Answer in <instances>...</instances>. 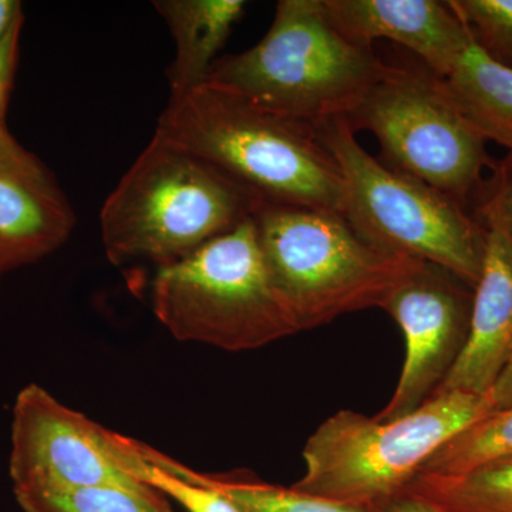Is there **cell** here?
<instances>
[{
    "label": "cell",
    "instance_id": "cell-1",
    "mask_svg": "<svg viewBox=\"0 0 512 512\" xmlns=\"http://www.w3.org/2000/svg\"><path fill=\"white\" fill-rule=\"evenodd\" d=\"M154 134L204 158L264 202L345 215V178L311 123L204 83L170 97Z\"/></svg>",
    "mask_w": 512,
    "mask_h": 512
},
{
    "label": "cell",
    "instance_id": "cell-2",
    "mask_svg": "<svg viewBox=\"0 0 512 512\" xmlns=\"http://www.w3.org/2000/svg\"><path fill=\"white\" fill-rule=\"evenodd\" d=\"M261 198L197 154L154 134L100 212L111 264L157 269L254 217Z\"/></svg>",
    "mask_w": 512,
    "mask_h": 512
},
{
    "label": "cell",
    "instance_id": "cell-3",
    "mask_svg": "<svg viewBox=\"0 0 512 512\" xmlns=\"http://www.w3.org/2000/svg\"><path fill=\"white\" fill-rule=\"evenodd\" d=\"M387 67L373 47L335 28L323 0H281L261 42L217 59L205 83L315 124L350 116Z\"/></svg>",
    "mask_w": 512,
    "mask_h": 512
},
{
    "label": "cell",
    "instance_id": "cell-4",
    "mask_svg": "<svg viewBox=\"0 0 512 512\" xmlns=\"http://www.w3.org/2000/svg\"><path fill=\"white\" fill-rule=\"evenodd\" d=\"M254 218L272 285L299 332L382 308L423 262L373 247L336 212L262 202Z\"/></svg>",
    "mask_w": 512,
    "mask_h": 512
},
{
    "label": "cell",
    "instance_id": "cell-5",
    "mask_svg": "<svg viewBox=\"0 0 512 512\" xmlns=\"http://www.w3.org/2000/svg\"><path fill=\"white\" fill-rule=\"evenodd\" d=\"M346 185L345 218L366 242L446 269L476 288L487 231L463 205L360 146L346 117L313 124Z\"/></svg>",
    "mask_w": 512,
    "mask_h": 512
},
{
    "label": "cell",
    "instance_id": "cell-6",
    "mask_svg": "<svg viewBox=\"0 0 512 512\" xmlns=\"http://www.w3.org/2000/svg\"><path fill=\"white\" fill-rule=\"evenodd\" d=\"M491 412L488 396L464 392L434 394L393 421L340 410L306 441L305 473L292 487L338 503H383L403 493L447 441Z\"/></svg>",
    "mask_w": 512,
    "mask_h": 512
},
{
    "label": "cell",
    "instance_id": "cell-7",
    "mask_svg": "<svg viewBox=\"0 0 512 512\" xmlns=\"http://www.w3.org/2000/svg\"><path fill=\"white\" fill-rule=\"evenodd\" d=\"M151 305L175 339L228 352L264 348L299 333L272 285L254 217L157 269Z\"/></svg>",
    "mask_w": 512,
    "mask_h": 512
},
{
    "label": "cell",
    "instance_id": "cell-8",
    "mask_svg": "<svg viewBox=\"0 0 512 512\" xmlns=\"http://www.w3.org/2000/svg\"><path fill=\"white\" fill-rule=\"evenodd\" d=\"M348 119L379 140L390 167L467 208L478 200L495 161L488 141L429 67L389 64Z\"/></svg>",
    "mask_w": 512,
    "mask_h": 512
},
{
    "label": "cell",
    "instance_id": "cell-9",
    "mask_svg": "<svg viewBox=\"0 0 512 512\" xmlns=\"http://www.w3.org/2000/svg\"><path fill=\"white\" fill-rule=\"evenodd\" d=\"M9 474L13 491L127 488L157 493L121 467L113 431L60 403L32 383L13 404Z\"/></svg>",
    "mask_w": 512,
    "mask_h": 512
},
{
    "label": "cell",
    "instance_id": "cell-10",
    "mask_svg": "<svg viewBox=\"0 0 512 512\" xmlns=\"http://www.w3.org/2000/svg\"><path fill=\"white\" fill-rule=\"evenodd\" d=\"M474 291L446 269L427 262L403 279L382 309L406 342L402 375L377 421L402 419L433 397L463 352Z\"/></svg>",
    "mask_w": 512,
    "mask_h": 512
},
{
    "label": "cell",
    "instance_id": "cell-11",
    "mask_svg": "<svg viewBox=\"0 0 512 512\" xmlns=\"http://www.w3.org/2000/svg\"><path fill=\"white\" fill-rule=\"evenodd\" d=\"M74 225L49 168L9 130L0 133V278L62 247Z\"/></svg>",
    "mask_w": 512,
    "mask_h": 512
},
{
    "label": "cell",
    "instance_id": "cell-12",
    "mask_svg": "<svg viewBox=\"0 0 512 512\" xmlns=\"http://www.w3.org/2000/svg\"><path fill=\"white\" fill-rule=\"evenodd\" d=\"M335 28L356 45L393 40L447 79L471 45L451 0H323Z\"/></svg>",
    "mask_w": 512,
    "mask_h": 512
},
{
    "label": "cell",
    "instance_id": "cell-13",
    "mask_svg": "<svg viewBox=\"0 0 512 512\" xmlns=\"http://www.w3.org/2000/svg\"><path fill=\"white\" fill-rule=\"evenodd\" d=\"M485 231L487 247L483 271L473 289L467 342L434 394L487 396L512 357V245L497 228Z\"/></svg>",
    "mask_w": 512,
    "mask_h": 512
},
{
    "label": "cell",
    "instance_id": "cell-14",
    "mask_svg": "<svg viewBox=\"0 0 512 512\" xmlns=\"http://www.w3.org/2000/svg\"><path fill=\"white\" fill-rule=\"evenodd\" d=\"M170 29L175 59L170 67L171 96L201 86L218 52L244 13L242 0H158L153 3Z\"/></svg>",
    "mask_w": 512,
    "mask_h": 512
},
{
    "label": "cell",
    "instance_id": "cell-15",
    "mask_svg": "<svg viewBox=\"0 0 512 512\" xmlns=\"http://www.w3.org/2000/svg\"><path fill=\"white\" fill-rule=\"evenodd\" d=\"M444 80L481 136L512 151L511 70L491 62L471 42L456 69Z\"/></svg>",
    "mask_w": 512,
    "mask_h": 512
},
{
    "label": "cell",
    "instance_id": "cell-16",
    "mask_svg": "<svg viewBox=\"0 0 512 512\" xmlns=\"http://www.w3.org/2000/svg\"><path fill=\"white\" fill-rule=\"evenodd\" d=\"M403 493L446 512H512V457L456 476L419 474Z\"/></svg>",
    "mask_w": 512,
    "mask_h": 512
},
{
    "label": "cell",
    "instance_id": "cell-17",
    "mask_svg": "<svg viewBox=\"0 0 512 512\" xmlns=\"http://www.w3.org/2000/svg\"><path fill=\"white\" fill-rule=\"evenodd\" d=\"M165 467L188 480L220 491L241 512H377L375 505L338 503L296 488L278 487L239 476H208L160 454Z\"/></svg>",
    "mask_w": 512,
    "mask_h": 512
},
{
    "label": "cell",
    "instance_id": "cell-18",
    "mask_svg": "<svg viewBox=\"0 0 512 512\" xmlns=\"http://www.w3.org/2000/svg\"><path fill=\"white\" fill-rule=\"evenodd\" d=\"M119 461L128 476L153 488L163 497L173 498L188 512H241L214 488L188 480L165 467L160 453L113 431Z\"/></svg>",
    "mask_w": 512,
    "mask_h": 512
},
{
    "label": "cell",
    "instance_id": "cell-19",
    "mask_svg": "<svg viewBox=\"0 0 512 512\" xmlns=\"http://www.w3.org/2000/svg\"><path fill=\"white\" fill-rule=\"evenodd\" d=\"M512 457V406L485 414L460 431L427 461L420 474L456 476Z\"/></svg>",
    "mask_w": 512,
    "mask_h": 512
},
{
    "label": "cell",
    "instance_id": "cell-20",
    "mask_svg": "<svg viewBox=\"0 0 512 512\" xmlns=\"http://www.w3.org/2000/svg\"><path fill=\"white\" fill-rule=\"evenodd\" d=\"M13 493L25 512H171L160 493H138L110 485Z\"/></svg>",
    "mask_w": 512,
    "mask_h": 512
},
{
    "label": "cell",
    "instance_id": "cell-21",
    "mask_svg": "<svg viewBox=\"0 0 512 512\" xmlns=\"http://www.w3.org/2000/svg\"><path fill=\"white\" fill-rule=\"evenodd\" d=\"M474 45L512 72V0H451Z\"/></svg>",
    "mask_w": 512,
    "mask_h": 512
},
{
    "label": "cell",
    "instance_id": "cell-22",
    "mask_svg": "<svg viewBox=\"0 0 512 512\" xmlns=\"http://www.w3.org/2000/svg\"><path fill=\"white\" fill-rule=\"evenodd\" d=\"M473 215L484 228L503 232L512 245V151H508L501 163L495 164Z\"/></svg>",
    "mask_w": 512,
    "mask_h": 512
},
{
    "label": "cell",
    "instance_id": "cell-23",
    "mask_svg": "<svg viewBox=\"0 0 512 512\" xmlns=\"http://www.w3.org/2000/svg\"><path fill=\"white\" fill-rule=\"evenodd\" d=\"M25 16L20 15L10 26L8 33L0 40V133L8 131L6 113H8L10 93L18 67L20 33Z\"/></svg>",
    "mask_w": 512,
    "mask_h": 512
},
{
    "label": "cell",
    "instance_id": "cell-24",
    "mask_svg": "<svg viewBox=\"0 0 512 512\" xmlns=\"http://www.w3.org/2000/svg\"><path fill=\"white\" fill-rule=\"evenodd\" d=\"M377 512H446L433 504L414 497L412 494L400 493L375 505Z\"/></svg>",
    "mask_w": 512,
    "mask_h": 512
},
{
    "label": "cell",
    "instance_id": "cell-25",
    "mask_svg": "<svg viewBox=\"0 0 512 512\" xmlns=\"http://www.w3.org/2000/svg\"><path fill=\"white\" fill-rule=\"evenodd\" d=\"M487 396L490 399L493 412L512 406V357Z\"/></svg>",
    "mask_w": 512,
    "mask_h": 512
},
{
    "label": "cell",
    "instance_id": "cell-26",
    "mask_svg": "<svg viewBox=\"0 0 512 512\" xmlns=\"http://www.w3.org/2000/svg\"><path fill=\"white\" fill-rule=\"evenodd\" d=\"M20 15H23L22 3L18 0H0V40Z\"/></svg>",
    "mask_w": 512,
    "mask_h": 512
},
{
    "label": "cell",
    "instance_id": "cell-27",
    "mask_svg": "<svg viewBox=\"0 0 512 512\" xmlns=\"http://www.w3.org/2000/svg\"><path fill=\"white\" fill-rule=\"evenodd\" d=\"M0 279H2V278H0Z\"/></svg>",
    "mask_w": 512,
    "mask_h": 512
}]
</instances>
